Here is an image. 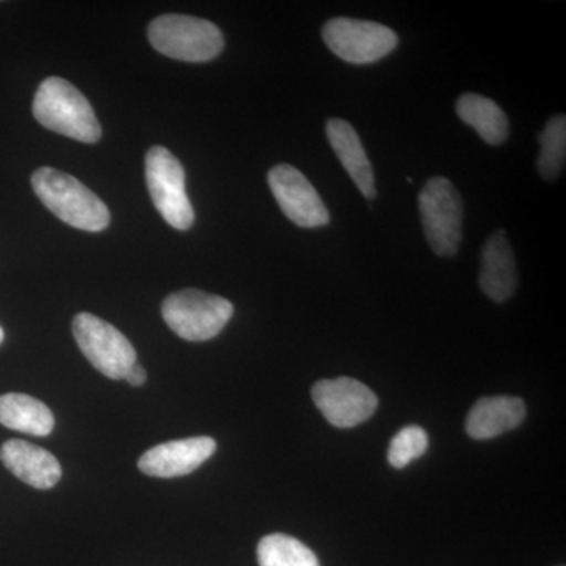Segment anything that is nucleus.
I'll return each instance as SVG.
<instances>
[{
    "label": "nucleus",
    "instance_id": "nucleus-20",
    "mask_svg": "<svg viewBox=\"0 0 566 566\" xmlns=\"http://www.w3.org/2000/svg\"><path fill=\"white\" fill-rule=\"evenodd\" d=\"M428 434L423 428L409 424L394 436L387 452V460L395 469H403L412 461L424 455L428 450Z\"/></svg>",
    "mask_w": 566,
    "mask_h": 566
},
{
    "label": "nucleus",
    "instance_id": "nucleus-10",
    "mask_svg": "<svg viewBox=\"0 0 566 566\" xmlns=\"http://www.w3.org/2000/svg\"><path fill=\"white\" fill-rule=\"evenodd\" d=\"M316 408L337 428H353L367 422L378 409L374 390L353 378L323 379L312 389Z\"/></svg>",
    "mask_w": 566,
    "mask_h": 566
},
{
    "label": "nucleus",
    "instance_id": "nucleus-2",
    "mask_svg": "<svg viewBox=\"0 0 566 566\" xmlns=\"http://www.w3.org/2000/svg\"><path fill=\"white\" fill-rule=\"evenodd\" d=\"M32 111L36 122L51 132L82 144H95L102 139V125L92 104L62 77H48L41 82Z\"/></svg>",
    "mask_w": 566,
    "mask_h": 566
},
{
    "label": "nucleus",
    "instance_id": "nucleus-18",
    "mask_svg": "<svg viewBox=\"0 0 566 566\" xmlns=\"http://www.w3.org/2000/svg\"><path fill=\"white\" fill-rule=\"evenodd\" d=\"M256 558L260 566H319L311 547L285 534L263 536L256 547Z\"/></svg>",
    "mask_w": 566,
    "mask_h": 566
},
{
    "label": "nucleus",
    "instance_id": "nucleus-3",
    "mask_svg": "<svg viewBox=\"0 0 566 566\" xmlns=\"http://www.w3.org/2000/svg\"><path fill=\"white\" fill-rule=\"evenodd\" d=\"M151 46L167 57L182 62H210L223 51L218 25L185 14H164L148 28Z\"/></svg>",
    "mask_w": 566,
    "mask_h": 566
},
{
    "label": "nucleus",
    "instance_id": "nucleus-11",
    "mask_svg": "<svg viewBox=\"0 0 566 566\" xmlns=\"http://www.w3.org/2000/svg\"><path fill=\"white\" fill-rule=\"evenodd\" d=\"M216 449L218 444L210 436L164 442L147 450L137 465L142 474L158 476V479H174V476L192 474L205 461L214 455Z\"/></svg>",
    "mask_w": 566,
    "mask_h": 566
},
{
    "label": "nucleus",
    "instance_id": "nucleus-4",
    "mask_svg": "<svg viewBox=\"0 0 566 566\" xmlns=\"http://www.w3.org/2000/svg\"><path fill=\"white\" fill-rule=\"evenodd\" d=\"M233 312L226 297L192 289L172 293L163 303L164 322L189 342H207L221 334Z\"/></svg>",
    "mask_w": 566,
    "mask_h": 566
},
{
    "label": "nucleus",
    "instance_id": "nucleus-16",
    "mask_svg": "<svg viewBox=\"0 0 566 566\" xmlns=\"http://www.w3.org/2000/svg\"><path fill=\"white\" fill-rule=\"evenodd\" d=\"M0 423L10 430L44 438L54 430L55 419L51 409L31 395L6 394L0 397Z\"/></svg>",
    "mask_w": 566,
    "mask_h": 566
},
{
    "label": "nucleus",
    "instance_id": "nucleus-8",
    "mask_svg": "<svg viewBox=\"0 0 566 566\" xmlns=\"http://www.w3.org/2000/svg\"><path fill=\"white\" fill-rule=\"evenodd\" d=\"M326 46L342 61L367 65L381 61L398 46L392 29L374 21L334 18L323 28Z\"/></svg>",
    "mask_w": 566,
    "mask_h": 566
},
{
    "label": "nucleus",
    "instance_id": "nucleus-5",
    "mask_svg": "<svg viewBox=\"0 0 566 566\" xmlns=\"http://www.w3.org/2000/svg\"><path fill=\"white\" fill-rule=\"evenodd\" d=\"M424 237L436 255L455 256L463 240V200L453 182L434 177L419 196Z\"/></svg>",
    "mask_w": 566,
    "mask_h": 566
},
{
    "label": "nucleus",
    "instance_id": "nucleus-6",
    "mask_svg": "<svg viewBox=\"0 0 566 566\" xmlns=\"http://www.w3.org/2000/svg\"><path fill=\"white\" fill-rule=\"evenodd\" d=\"M145 180L156 210L174 229H191L196 214L188 192L181 163L161 145L150 148L145 158Z\"/></svg>",
    "mask_w": 566,
    "mask_h": 566
},
{
    "label": "nucleus",
    "instance_id": "nucleus-1",
    "mask_svg": "<svg viewBox=\"0 0 566 566\" xmlns=\"http://www.w3.org/2000/svg\"><path fill=\"white\" fill-rule=\"evenodd\" d=\"M32 188L48 210L74 229L96 233L111 223L106 203L69 174L41 167L32 175Z\"/></svg>",
    "mask_w": 566,
    "mask_h": 566
},
{
    "label": "nucleus",
    "instance_id": "nucleus-15",
    "mask_svg": "<svg viewBox=\"0 0 566 566\" xmlns=\"http://www.w3.org/2000/svg\"><path fill=\"white\" fill-rule=\"evenodd\" d=\"M326 136L342 166L368 200L376 197L374 167L365 151L363 140L356 129L342 118H331L326 123Z\"/></svg>",
    "mask_w": 566,
    "mask_h": 566
},
{
    "label": "nucleus",
    "instance_id": "nucleus-21",
    "mask_svg": "<svg viewBox=\"0 0 566 566\" xmlns=\"http://www.w3.org/2000/svg\"><path fill=\"white\" fill-rule=\"evenodd\" d=\"M125 379L132 386H144L145 381H147V371H145V368L142 367V365L134 364L132 370L128 371V375H126Z\"/></svg>",
    "mask_w": 566,
    "mask_h": 566
},
{
    "label": "nucleus",
    "instance_id": "nucleus-17",
    "mask_svg": "<svg viewBox=\"0 0 566 566\" xmlns=\"http://www.w3.org/2000/svg\"><path fill=\"white\" fill-rule=\"evenodd\" d=\"M461 122L474 128L486 144L501 145L509 137L510 123L497 103L476 93H464L457 102Z\"/></svg>",
    "mask_w": 566,
    "mask_h": 566
},
{
    "label": "nucleus",
    "instance_id": "nucleus-13",
    "mask_svg": "<svg viewBox=\"0 0 566 566\" xmlns=\"http://www.w3.org/2000/svg\"><path fill=\"white\" fill-rule=\"evenodd\" d=\"M515 253L504 230L491 234L483 245L480 289L494 303H505L516 292Z\"/></svg>",
    "mask_w": 566,
    "mask_h": 566
},
{
    "label": "nucleus",
    "instance_id": "nucleus-12",
    "mask_svg": "<svg viewBox=\"0 0 566 566\" xmlns=\"http://www.w3.org/2000/svg\"><path fill=\"white\" fill-rule=\"evenodd\" d=\"M0 461L11 474L36 490H51L62 479V465L57 458L21 439H11L2 446Z\"/></svg>",
    "mask_w": 566,
    "mask_h": 566
},
{
    "label": "nucleus",
    "instance_id": "nucleus-7",
    "mask_svg": "<svg viewBox=\"0 0 566 566\" xmlns=\"http://www.w3.org/2000/svg\"><path fill=\"white\" fill-rule=\"evenodd\" d=\"M73 334L88 363L111 379H125L137 353L132 342L111 323L96 315L82 312L73 319Z\"/></svg>",
    "mask_w": 566,
    "mask_h": 566
},
{
    "label": "nucleus",
    "instance_id": "nucleus-9",
    "mask_svg": "<svg viewBox=\"0 0 566 566\" xmlns=\"http://www.w3.org/2000/svg\"><path fill=\"white\" fill-rule=\"evenodd\" d=\"M268 185L283 214L303 229H316L331 221L329 211L312 182L296 167L279 164L268 174Z\"/></svg>",
    "mask_w": 566,
    "mask_h": 566
},
{
    "label": "nucleus",
    "instance_id": "nucleus-14",
    "mask_svg": "<svg viewBox=\"0 0 566 566\" xmlns=\"http://www.w3.org/2000/svg\"><path fill=\"white\" fill-rule=\"evenodd\" d=\"M527 409L517 397L480 398L465 419V431L476 441H486L515 430L526 419Z\"/></svg>",
    "mask_w": 566,
    "mask_h": 566
},
{
    "label": "nucleus",
    "instance_id": "nucleus-22",
    "mask_svg": "<svg viewBox=\"0 0 566 566\" xmlns=\"http://www.w3.org/2000/svg\"><path fill=\"white\" fill-rule=\"evenodd\" d=\"M3 338H6V335H3V329L0 327V345H2Z\"/></svg>",
    "mask_w": 566,
    "mask_h": 566
},
{
    "label": "nucleus",
    "instance_id": "nucleus-19",
    "mask_svg": "<svg viewBox=\"0 0 566 566\" xmlns=\"http://www.w3.org/2000/svg\"><path fill=\"white\" fill-rule=\"evenodd\" d=\"M539 155L536 169L545 181H556L566 161V118L554 115L539 134Z\"/></svg>",
    "mask_w": 566,
    "mask_h": 566
}]
</instances>
